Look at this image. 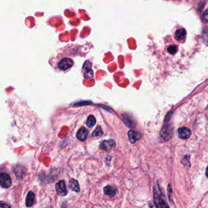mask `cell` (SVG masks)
Segmentation results:
<instances>
[{
    "label": "cell",
    "instance_id": "obj_11",
    "mask_svg": "<svg viewBox=\"0 0 208 208\" xmlns=\"http://www.w3.org/2000/svg\"><path fill=\"white\" fill-rule=\"evenodd\" d=\"M160 135H161V138L164 139V141L168 140L170 138H171V128H170L169 127H168L167 126H164L162 128L161 131Z\"/></svg>",
    "mask_w": 208,
    "mask_h": 208
},
{
    "label": "cell",
    "instance_id": "obj_12",
    "mask_svg": "<svg viewBox=\"0 0 208 208\" xmlns=\"http://www.w3.org/2000/svg\"><path fill=\"white\" fill-rule=\"evenodd\" d=\"M35 195L32 191H29L27 193L26 198V205L27 207H31L34 203Z\"/></svg>",
    "mask_w": 208,
    "mask_h": 208
},
{
    "label": "cell",
    "instance_id": "obj_24",
    "mask_svg": "<svg viewBox=\"0 0 208 208\" xmlns=\"http://www.w3.org/2000/svg\"><path fill=\"white\" fill-rule=\"evenodd\" d=\"M187 1H189V0H187Z\"/></svg>",
    "mask_w": 208,
    "mask_h": 208
},
{
    "label": "cell",
    "instance_id": "obj_18",
    "mask_svg": "<svg viewBox=\"0 0 208 208\" xmlns=\"http://www.w3.org/2000/svg\"><path fill=\"white\" fill-rule=\"evenodd\" d=\"M159 206L161 208H170L167 203L163 199H159Z\"/></svg>",
    "mask_w": 208,
    "mask_h": 208
},
{
    "label": "cell",
    "instance_id": "obj_7",
    "mask_svg": "<svg viewBox=\"0 0 208 208\" xmlns=\"http://www.w3.org/2000/svg\"><path fill=\"white\" fill-rule=\"evenodd\" d=\"M117 192V189L112 186H106L103 188V193L110 197H114Z\"/></svg>",
    "mask_w": 208,
    "mask_h": 208
},
{
    "label": "cell",
    "instance_id": "obj_21",
    "mask_svg": "<svg viewBox=\"0 0 208 208\" xmlns=\"http://www.w3.org/2000/svg\"><path fill=\"white\" fill-rule=\"evenodd\" d=\"M167 191H168V195H169V200H171V199H172L171 194H172V187H171V184H169V186H168Z\"/></svg>",
    "mask_w": 208,
    "mask_h": 208
},
{
    "label": "cell",
    "instance_id": "obj_1",
    "mask_svg": "<svg viewBox=\"0 0 208 208\" xmlns=\"http://www.w3.org/2000/svg\"><path fill=\"white\" fill-rule=\"evenodd\" d=\"M12 184L11 178L8 174L2 173L0 174V186L4 188L11 187Z\"/></svg>",
    "mask_w": 208,
    "mask_h": 208
},
{
    "label": "cell",
    "instance_id": "obj_20",
    "mask_svg": "<svg viewBox=\"0 0 208 208\" xmlns=\"http://www.w3.org/2000/svg\"><path fill=\"white\" fill-rule=\"evenodd\" d=\"M203 20L205 23H208V9H206V10L204 11V12L203 13Z\"/></svg>",
    "mask_w": 208,
    "mask_h": 208
},
{
    "label": "cell",
    "instance_id": "obj_17",
    "mask_svg": "<svg viewBox=\"0 0 208 208\" xmlns=\"http://www.w3.org/2000/svg\"><path fill=\"white\" fill-rule=\"evenodd\" d=\"M178 50V48L176 45H172L170 46L167 48L168 52L171 54H175Z\"/></svg>",
    "mask_w": 208,
    "mask_h": 208
},
{
    "label": "cell",
    "instance_id": "obj_6",
    "mask_svg": "<svg viewBox=\"0 0 208 208\" xmlns=\"http://www.w3.org/2000/svg\"><path fill=\"white\" fill-rule=\"evenodd\" d=\"M115 146V143L113 139L103 141L102 142V143L100 144V147L102 149H104L105 150H110Z\"/></svg>",
    "mask_w": 208,
    "mask_h": 208
},
{
    "label": "cell",
    "instance_id": "obj_15",
    "mask_svg": "<svg viewBox=\"0 0 208 208\" xmlns=\"http://www.w3.org/2000/svg\"><path fill=\"white\" fill-rule=\"evenodd\" d=\"M96 120L93 116H90L87 120V125L89 128H92L96 124Z\"/></svg>",
    "mask_w": 208,
    "mask_h": 208
},
{
    "label": "cell",
    "instance_id": "obj_9",
    "mask_svg": "<svg viewBox=\"0 0 208 208\" xmlns=\"http://www.w3.org/2000/svg\"><path fill=\"white\" fill-rule=\"evenodd\" d=\"M128 136L130 143H135L137 140L140 139L141 135L135 131L130 130L128 133Z\"/></svg>",
    "mask_w": 208,
    "mask_h": 208
},
{
    "label": "cell",
    "instance_id": "obj_5",
    "mask_svg": "<svg viewBox=\"0 0 208 208\" xmlns=\"http://www.w3.org/2000/svg\"><path fill=\"white\" fill-rule=\"evenodd\" d=\"M178 133L179 138L184 139H186L189 138L191 135V130L187 127L179 128L178 130Z\"/></svg>",
    "mask_w": 208,
    "mask_h": 208
},
{
    "label": "cell",
    "instance_id": "obj_19",
    "mask_svg": "<svg viewBox=\"0 0 208 208\" xmlns=\"http://www.w3.org/2000/svg\"><path fill=\"white\" fill-rule=\"evenodd\" d=\"M0 208H11V206L3 201H0Z\"/></svg>",
    "mask_w": 208,
    "mask_h": 208
},
{
    "label": "cell",
    "instance_id": "obj_2",
    "mask_svg": "<svg viewBox=\"0 0 208 208\" xmlns=\"http://www.w3.org/2000/svg\"><path fill=\"white\" fill-rule=\"evenodd\" d=\"M55 189L57 194L59 195L64 197L67 195V189L66 187L65 181L62 180L55 184Z\"/></svg>",
    "mask_w": 208,
    "mask_h": 208
},
{
    "label": "cell",
    "instance_id": "obj_4",
    "mask_svg": "<svg viewBox=\"0 0 208 208\" xmlns=\"http://www.w3.org/2000/svg\"><path fill=\"white\" fill-rule=\"evenodd\" d=\"M83 71L84 77L87 79L92 77L93 76V71L91 69V65L88 61H87L85 63L83 67Z\"/></svg>",
    "mask_w": 208,
    "mask_h": 208
},
{
    "label": "cell",
    "instance_id": "obj_14",
    "mask_svg": "<svg viewBox=\"0 0 208 208\" xmlns=\"http://www.w3.org/2000/svg\"><path fill=\"white\" fill-rule=\"evenodd\" d=\"M123 121L125 122V124L129 127H133L134 122L131 120V118H129L128 115H123Z\"/></svg>",
    "mask_w": 208,
    "mask_h": 208
},
{
    "label": "cell",
    "instance_id": "obj_16",
    "mask_svg": "<svg viewBox=\"0 0 208 208\" xmlns=\"http://www.w3.org/2000/svg\"><path fill=\"white\" fill-rule=\"evenodd\" d=\"M102 135H103V131L100 127H98L93 133V136L94 138H99V137H101Z\"/></svg>",
    "mask_w": 208,
    "mask_h": 208
},
{
    "label": "cell",
    "instance_id": "obj_3",
    "mask_svg": "<svg viewBox=\"0 0 208 208\" xmlns=\"http://www.w3.org/2000/svg\"><path fill=\"white\" fill-rule=\"evenodd\" d=\"M74 62L69 58L63 59L59 63V68L61 70H67L72 67Z\"/></svg>",
    "mask_w": 208,
    "mask_h": 208
},
{
    "label": "cell",
    "instance_id": "obj_13",
    "mask_svg": "<svg viewBox=\"0 0 208 208\" xmlns=\"http://www.w3.org/2000/svg\"><path fill=\"white\" fill-rule=\"evenodd\" d=\"M186 35V30L181 28V29H179L176 31L175 34V37L176 40H182L184 39Z\"/></svg>",
    "mask_w": 208,
    "mask_h": 208
},
{
    "label": "cell",
    "instance_id": "obj_10",
    "mask_svg": "<svg viewBox=\"0 0 208 208\" xmlns=\"http://www.w3.org/2000/svg\"><path fill=\"white\" fill-rule=\"evenodd\" d=\"M69 187L72 191L79 192L80 191V186L77 180L73 178H71L69 181Z\"/></svg>",
    "mask_w": 208,
    "mask_h": 208
},
{
    "label": "cell",
    "instance_id": "obj_23",
    "mask_svg": "<svg viewBox=\"0 0 208 208\" xmlns=\"http://www.w3.org/2000/svg\"><path fill=\"white\" fill-rule=\"evenodd\" d=\"M206 175L208 178V167L206 168Z\"/></svg>",
    "mask_w": 208,
    "mask_h": 208
},
{
    "label": "cell",
    "instance_id": "obj_8",
    "mask_svg": "<svg viewBox=\"0 0 208 208\" xmlns=\"http://www.w3.org/2000/svg\"><path fill=\"white\" fill-rule=\"evenodd\" d=\"M88 135V130L85 127H82L77 131L76 136L79 141H83L86 139Z\"/></svg>",
    "mask_w": 208,
    "mask_h": 208
},
{
    "label": "cell",
    "instance_id": "obj_22",
    "mask_svg": "<svg viewBox=\"0 0 208 208\" xmlns=\"http://www.w3.org/2000/svg\"><path fill=\"white\" fill-rule=\"evenodd\" d=\"M150 208H158L156 203L153 202L152 203H150Z\"/></svg>",
    "mask_w": 208,
    "mask_h": 208
}]
</instances>
